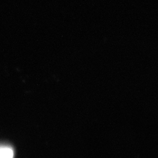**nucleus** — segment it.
I'll return each instance as SVG.
<instances>
[{
  "instance_id": "f257e3e1",
  "label": "nucleus",
  "mask_w": 158,
  "mask_h": 158,
  "mask_svg": "<svg viewBox=\"0 0 158 158\" xmlns=\"http://www.w3.org/2000/svg\"><path fill=\"white\" fill-rule=\"evenodd\" d=\"M13 152L8 147H0V158H13Z\"/></svg>"
}]
</instances>
